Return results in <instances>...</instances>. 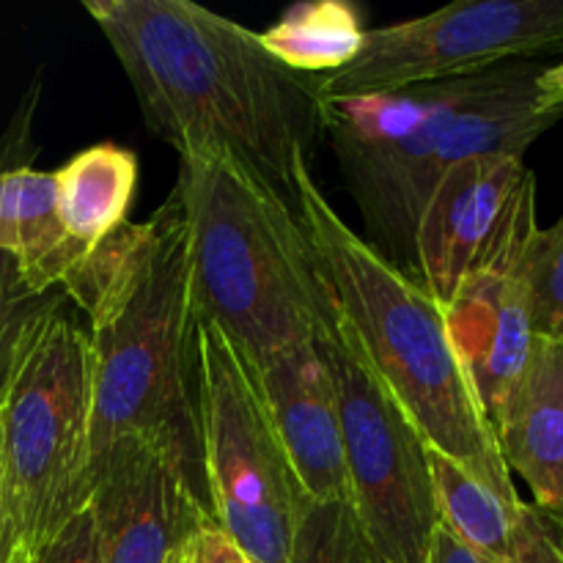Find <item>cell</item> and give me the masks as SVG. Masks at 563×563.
<instances>
[{
	"label": "cell",
	"instance_id": "obj_20",
	"mask_svg": "<svg viewBox=\"0 0 563 563\" xmlns=\"http://www.w3.org/2000/svg\"><path fill=\"white\" fill-rule=\"evenodd\" d=\"M66 300L60 291H36L27 286L20 262L9 253H0V399L9 385L14 363L25 346L31 330L60 308Z\"/></svg>",
	"mask_w": 563,
	"mask_h": 563
},
{
	"label": "cell",
	"instance_id": "obj_28",
	"mask_svg": "<svg viewBox=\"0 0 563 563\" xmlns=\"http://www.w3.org/2000/svg\"><path fill=\"white\" fill-rule=\"evenodd\" d=\"M16 563H25V555H22V559H20V561H16Z\"/></svg>",
	"mask_w": 563,
	"mask_h": 563
},
{
	"label": "cell",
	"instance_id": "obj_10",
	"mask_svg": "<svg viewBox=\"0 0 563 563\" xmlns=\"http://www.w3.org/2000/svg\"><path fill=\"white\" fill-rule=\"evenodd\" d=\"M537 231V179L528 170L498 231L445 308L451 339L489 423L520 383L537 339L528 286V256Z\"/></svg>",
	"mask_w": 563,
	"mask_h": 563
},
{
	"label": "cell",
	"instance_id": "obj_16",
	"mask_svg": "<svg viewBox=\"0 0 563 563\" xmlns=\"http://www.w3.org/2000/svg\"><path fill=\"white\" fill-rule=\"evenodd\" d=\"M0 253L20 262L27 286L60 291L66 275L86 251L64 234L58 220L55 176L47 170H0Z\"/></svg>",
	"mask_w": 563,
	"mask_h": 563
},
{
	"label": "cell",
	"instance_id": "obj_5",
	"mask_svg": "<svg viewBox=\"0 0 563 563\" xmlns=\"http://www.w3.org/2000/svg\"><path fill=\"white\" fill-rule=\"evenodd\" d=\"M297 214L341 319L429 449L489 487L515 493L493 423L451 339L445 308L416 275L346 225L311 170L297 181Z\"/></svg>",
	"mask_w": 563,
	"mask_h": 563
},
{
	"label": "cell",
	"instance_id": "obj_23",
	"mask_svg": "<svg viewBox=\"0 0 563 563\" xmlns=\"http://www.w3.org/2000/svg\"><path fill=\"white\" fill-rule=\"evenodd\" d=\"M187 563H256L212 517L201 522L181 544Z\"/></svg>",
	"mask_w": 563,
	"mask_h": 563
},
{
	"label": "cell",
	"instance_id": "obj_27",
	"mask_svg": "<svg viewBox=\"0 0 563 563\" xmlns=\"http://www.w3.org/2000/svg\"><path fill=\"white\" fill-rule=\"evenodd\" d=\"M168 563H187V561H185V553H181V548L176 550L174 555H170V561H168Z\"/></svg>",
	"mask_w": 563,
	"mask_h": 563
},
{
	"label": "cell",
	"instance_id": "obj_24",
	"mask_svg": "<svg viewBox=\"0 0 563 563\" xmlns=\"http://www.w3.org/2000/svg\"><path fill=\"white\" fill-rule=\"evenodd\" d=\"M427 563H489V561H484L476 550L467 548V544L462 542L451 528H445L443 522H440V526L434 528L432 544H429Z\"/></svg>",
	"mask_w": 563,
	"mask_h": 563
},
{
	"label": "cell",
	"instance_id": "obj_13",
	"mask_svg": "<svg viewBox=\"0 0 563 563\" xmlns=\"http://www.w3.org/2000/svg\"><path fill=\"white\" fill-rule=\"evenodd\" d=\"M306 498L352 500L333 379L317 341L253 368Z\"/></svg>",
	"mask_w": 563,
	"mask_h": 563
},
{
	"label": "cell",
	"instance_id": "obj_7",
	"mask_svg": "<svg viewBox=\"0 0 563 563\" xmlns=\"http://www.w3.org/2000/svg\"><path fill=\"white\" fill-rule=\"evenodd\" d=\"M196 394L212 520L256 563H286L306 493L256 374L203 319H196Z\"/></svg>",
	"mask_w": 563,
	"mask_h": 563
},
{
	"label": "cell",
	"instance_id": "obj_2",
	"mask_svg": "<svg viewBox=\"0 0 563 563\" xmlns=\"http://www.w3.org/2000/svg\"><path fill=\"white\" fill-rule=\"evenodd\" d=\"M88 317L91 460L121 438L168 451L209 509L196 394V311L179 192L124 223L60 284ZM212 515V511H209Z\"/></svg>",
	"mask_w": 563,
	"mask_h": 563
},
{
	"label": "cell",
	"instance_id": "obj_1",
	"mask_svg": "<svg viewBox=\"0 0 563 563\" xmlns=\"http://www.w3.org/2000/svg\"><path fill=\"white\" fill-rule=\"evenodd\" d=\"M154 137L220 152L297 209L322 132L317 82L286 69L262 36L190 0H86Z\"/></svg>",
	"mask_w": 563,
	"mask_h": 563
},
{
	"label": "cell",
	"instance_id": "obj_6",
	"mask_svg": "<svg viewBox=\"0 0 563 563\" xmlns=\"http://www.w3.org/2000/svg\"><path fill=\"white\" fill-rule=\"evenodd\" d=\"M91 350L60 308L27 335L0 399V465L11 531L31 555L91 498Z\"/></svg>",
	"mask_w": 563,
	"mask_h": 563
},
{
	"label": "cell",
	"instance_id": "obj_22",
	"mask_svg": "<svg viewBox=\"0 0 563 563\" xmlns=\"http://www.w3.org/2000/svg\"><path fill=\"white\" fill-rule=\"evenodd\" d=\"M25 563H102L97 520L91 506L71 517L55 537H49Z\"/></svg>",
	"mask_w": 563,
	"mask_h": 563
},
{
	"label": "cell",
	"instance_id": "obj_19",
	"mask_svg": "<svg viewBox=\"0 0 563 563\" xmlns=\"http://www.w3.org/2000/svg\"><path fill=\"white\" fill-rule=\"evenodd\" d=\"M286 563H383L352 500L306 498Z\"/></svg>",
	"mask_w": 563,
	"mask_h": 563
},
{
	"label": "cell",
	"instance_id": "obj_15",
	"mask_svg": "<svg viewBox=\"0 0 563 563\" xmlns=\"http://www.w3.org/2000/svg\"><path fill=\"white\" fill-rule=\"evenodd\" d=\"M493 429L509 473L531 487L533 506L563 522V335L533 339L526 372Z\"/></svg>",
	"mask_w": 563,
	"mask_h": 563
},
{
	"label": "cell",
	"instance_id": "obj_17",
	"mask_svg": "<svg viewBox=\"0 0 563 563\" xmlns=\"http://www.w3.org/2000/svg\"><path fill=\"white\" fill-rule=\"evenodd\" d=\"M53 176L58 220L80 251H93L130 223L126 214L137 185V159L130 148L97 143L77 152Z\"/></svg>",
	"mask_w": 563,
	"mask_h": 563
},
{
	"label": "cell",
	"instance_id": "obj_14",
	"mask_svg": "<svg viewBox=\"0 0 563 563\" xmlns=\"http://www.w3.org/2000/svg\"><path fill=\"white\" fill-rule=\"evenodd\" d=\"M438 515L489 563H563V522L429 449Z\"/></svg>",
	"mask_w": 563,
	"mask_h": 563
},
{
	"label": "cell",
	"instance_id": "obj_8",
	"mask_svg": "<svg viewBox=\"0 0 563 563\" xmlns=\"http://www.w3.org/2000/svg\"><path fill=\"white\" fill-rule=\"evenodd\" d=\"M317 346L333 379L352 506L374 553L383 563H427L440 526L427 440L374 372L339 308Z\"/></svg>",
	"mask_w": 563,
	"mask_h": 563
},
{
	"label": "cell",
	"instance_id": "obj_9",
	"mask_svg": "<svg viewBox=\"0 0 563 563\" xmlns=\"http://www.w3.org/2000/svg\"><path fill=\"white\" fill-rule=\"evenodd\" d=\"M563 47V0H460L363 33L355 60L317 80L322 102L460 80Z\"/></svg>",
	"mask_w": 563,
	"mask_h": 563
},
{
	"label": "cell",
	"instance_id": "obj_18",
	"mask_svg": "<svg viewBox=\"0 0 563 563\" xmlns=\"http://www.w3.org/2000/svg\"><path fill=\"white\" fill-rule=\"evenodd\" d=\"M363 33L366 27L352 3L302 0L258 36L286 69L324 77L355 60L363 47Z\"/></svg>",
	"mask_w": 563,
	"mask_h": 563
},
{
	"label": "cell",
	"instance_id": "obj_26",
	"mask_svg": "<svg viewBox=\"0 0 563 563\" xmlns=\"http://www.w3.org/2000/svg\"><path fill=\"white\" fill-rule=\"evenodd\" d=\"M22 559L20 548H16L14 531H11L9 511H5L3 498V465H0V563H16Z\"/></svg>",
	"mask_w": 563,
	"mask_h": 563
},
{
	"label": "cell",
	"instance_id": "obj_4",
	"mask_svg": "<svg viewBox=\"0 0 563 563\" xmlns=\"http://www.w3.org/2000/svg\"><path fill=\"white\" fill-rule=\"evenodd\" d=\"M196 319L212 322L251 368L313 344L335 302L295 207L229 154L179 157Z\"/></svg>",
	"mask_w": 563,
	"mask_h": 563
},
{
	"label": "cell",
	"instance_id": "obj_21",
	"mask_svg": "<svg viewBox=\"0 0 563 563\" xmlns=\"http://www.w3.org/2000/svg\"><path fill=\"white\" fill-rule=\"evenodd\" d=\"M533 333L544 339L563 335V218L550 229H539L528 256Z\"/></svg>",
	"mask_w": 563,
	"mask_h": 563
},
{
	"label": "cell",
	"instance_id": "obj_3",
	"mask_svg": "<svg viewBox=\"0 0 563 563\" xmlns=\"http://www.w3.org/2000/svg\"><path fill=\"white\" fill-rule=\"evenodd\" d=\"M537 60L383 97L322 102V132L368 229V245L412 275L416 231L438 181L467 157H520L563 110L544 108Z\"/></svg>",
	"mask_w": 563,
	"mask_h": 563
},
{
	"label": "cell",
	"instance_id": "obj_11",
	"mask_svg": "<svg viewBox=\"0 0 563 563\" xmlns=\"http://www.w3.org/2000/svg\"><path fill=\"white\" fill-rule=\"evenodd\" d=\"M102 563H168L209 515L179 462L143 438H121L91 460Z\"/></svg>",
	"mask_w": 563,
	"mask_h": 563
},
{
	"label": "cell",
	"instance_id": "obj_25",
	"mask_svg": "<svg viewBox=\"0 0 563 563\" xmlns=\"http://www.w3.org/2000/svg\"><path fill=\"white\" fill-rule=\"evenodd\" d=\"M539 97H542L544 108L563 110V60L542 69V75H539Z\"/></svg>",
	"mask_w": 563,
	"mask_h": 563
},
{
	"label": "cell",
	"instance_id": "obj_12",
	"mask_svg": "<svg viewBox=\"0 0 563 563\" xmlns=\"http://www.w3.org/2000/svg\"><path fill=\"white\" fill-rule=\"evenodd\" d=\"M526 174L520 157L484 154L456 163L432 190L416 231V278L443 308L498 231Z\"/></svg>",
	"mask_w": 563,
	"mask_h": 563
}]
</instances>
